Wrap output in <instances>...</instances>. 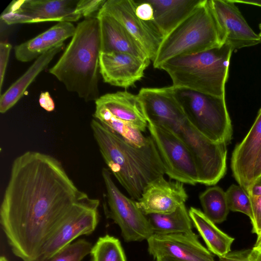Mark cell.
<instances>
[{
    "mask_svg": "<svg viewBox=\"0 0 261 261\" xmlns=\"http://www.w3.org/2000/svg\"><path fill=\"white\" fill-rule=\"evenodd\" d=\"M219 261H251L248 257V249L230 252L219 258Z\"/></svg>",
    "mask_w": 261,
    "mask_h": 261,
    "instance_id": "cell-36",
    "label": "cell"
},
{
    "mask_svg": "<svg viewBox=\"0 0 261 261\" xmlns=\"http://www.w3.org/2000/svg\"><path fill=\"white\" fill-rule=\"evenodd\" d=\"M135 2L136 3L135 8L136 15L143 21L152 24L154 20V12L152 6L147 0H138Z\"/></svg>",
    "mask_w": 261,
    "mask_h": 261,
    "instance_id": "cell-34",
    "label": "cell"
},
{
    "mask_svg": "<svg viewBox=\"0 0 261 261\" xmlns=\"http://www.w3.org/2000/svg\"><path fill=\"white\" fill-rule=\"evenodd\" d=\"M248 255L251 261H261V250L253 248L248 249Z\"/></svg>",
    "mask_w": 261,
    "mask_h": 261,
    "instance_id": "cell-40",
    "label": "cell"
},
{
    "mask_svg": "<svg viewBox=\"0 0 261 261\" xmlns=\"http://www.w3.org/2000/svg\"><path fill=\"white\" fill-rule=\"evenodd\" d=\"M223 44L233 50L261 42L231 0H208Z\"/></svg>",
    "mask_w": 261,
    "mask_h": 261,
    "instance_id": "cell-11",
    "label": "cell"
},
{
    "mask_svg": "<svg viewBox=\"0 0 261 261\" xmlns=\"http://www.w3.org/2000/svg\"><path fill=\"white\" fill-rule=\"evenodd\" d=\"M223 44L208 0H203L190 15L163 39L153 66L159 68L172 58L203 51Z\"/></svg>",
    "mask_w": 261,
    "mask_h": 261,
    "instance_id": "cell-6",
    "label": "cell"
},
{
    "mask_svg": "<svg viewBox=\"0 0 261 261\" xmlns=\"http://www.w3.org/2000/svg\"><path fill=\"white\" fill-rule=\"evenodd\" d=\"M253 248L256 249H258V250H261V247L259 248Z\"/></svg>",
    "mask_w": 261,
    "mask_h": 261,
    "instance_id": "cell-45",
    "label": "cell"
},
{
    "mask_svg": "<svg viewBox=\"0 0 261 261\" xmlns=\"http://www.w3.org/2000/svg\"><path fill=\"white\" fill-rule=\"evenodd\" d=\"M96 16L99 23L101 53H123L149 59L141 44L117 20L99 11Z\"/></svg>",
    "mask_w": 261,
    "mask_h": 261,
    "instance_id": "cell-17",
    "label": "cell"
},
{
    "mask_svg": "<svg viewBox=\"0 0 261 261\" xmlns=\"http://www.w3.org/2000/svg\"><path fill=\"white\" fill-rule=\"evenodd\" d=\"M150 61L126 53H100L99 73L104 82L127 88L142 79Z\"/></svg>",
    "mask_w": 261,
    "mask_h": 261,
    "instance_id": "cell-14",
    "label": "cell"
},
{
    "mask_svg": "<svg viewBox=\"0 0 261 261\" xmlns=\"http://www.w3.org/2000/svg\"><path fill=\"white\" fill-rule=\"evenodd\" d=\"M253 218L251 221L252 232L257 235L261 231V196H250Z\"/></svg>",
    "mask_w": 261,
    "mask_h": 261,
    "instance_id": "cell-33",
    "label": "cell"
},
{
    "mask_svg": "<svg viewBox=\"0 0 261 261\" xmlns=\"http://www.w3.org/2000/svg\"><path fill=\"white\" fill-rule=\"evenodd\" d=\"M41 107L48 112H51L55 109L54 101L48 92H41L39 99Z\"/></svg>",
    "mask_w": 261,
    "mask_h": 261,
    "instance_id": "cell-37",
    "label": "cell"
},
{
    "mask_svg": "<svg viewBox=\"0 0 261 261\" xmlns=\"http://www.w3.org/2000/svg\"><path fill=\"white\" fill-rule=\"evenodd\" d=\"M1 19L8 25L24 23H37L38 20L23 12L18 1H13L1 15Z\"/></svg>",
    "mask_w": 261,
    "mask_h": 261,
    "instance_id": "cell-31",
    "label": "cell"
},
{
    "mask_svg": "<svg viewBox=\"0 0 261 261\" xmlns=\"http://www.w3.org/2000/svg\"><path fill=\"white\" fill-rule=\"evenodd\" d=\"M231 1L234 3H242L261 7V1Z\"/></svg>",
    "mask_w": 261,
    "mask_h": 261,
    "instance_id": "cell-41",
    "label": "cell"
},
{
    "mask_svg": "<svg viewBox=\"0 0 261 261\" xmlns=\"http://www.w3.org/2000/svg\"><path fill=\"white\" fill-rule=\"evenodd\" d=\"M259 30H260V32H259V35L261 38V23L259 24Z\"/></svg>",
    "mask_w": 261,
    "mask_h": 261,
    "instance_id": "cell-44",
    "label": "cell"
},
{
    "mask_svg": "<svg viewBox=\"0 0 261 261\" xmlns=\"http://www.w3.org/2000/svg\"><path fill=\"white\" fill-rule=\"evenodd\" d=\"M153 234L164 235L192 231V221L185 204L168 214L146 215Z\"/></svg>",
    "mask_w": 261,
    "mask_h": 261,
    "instance_id": "cell-23",
    "label": "cell"
},
{
    "mask_svg": "<svg viewBox=\"0 0 261 261\" xmlns=\"http://www.w3.org/2000/svg\"><path fill=\"white\" fill-rule=\"evenodd\" d=\"M64 45V43L60 44L41 55L4 94L1 95V113L7 112L20 100L28 87L63 49Z\"/></svg>",
    "mask_w": 261,
    "mask_h": 261,
    "instance_id": "cell-21",
    "label": "cell"
},
{
    "mask_svg": "<svg viewBox=\"0 0 261 261\" xmlns=\"http://www.w3.org/2000/svg\"><path fill=\"white\" fill-rule=\"evenodd\" d=\"M188 198L183 183L168 181L162 176L145 187L136 204L145 215L168 214L185 204Z\"/></svg>",
    "mask_w": 261,
    "mask_h": 261,
    "instance_id": "cell-15",
    "label": "cell"
},
{
    "mask_svg": "<svg viewBox=\"0 0 261 261\" xmlns=\"http://www.w3.org/2000/svg\"><path fill=\"white\" fill-rule=\"evenodd\" d=\"M137 95L147 122L170 131L191 151L198 168L199 183H218L226 172V145L209 140L196 129L176 99L172 86L143 88Z\"/></svg>",
    "mask_w": 261,
    "mask_h": 261,
    "instance_id": "cell-2",
    "label": "cell"
},
{
    "mask_svg": "<svg viewBox=\"0 0 261 261\" xmlns=\"http://www.w3.org/2000/svg\"><path fill=\"white\" fill-rule=\"evenodd\" d=\"M261 247V231L257 235V239L253 248H257Z\"/></svg>",
    "mask_w": 261,
    "mask_h": 261,
    "instance_id": "cell-43",
    "label": "cell"
},
{
    "mask_svg": "<svg viewBox=\"0 0 261 261\" xmlns=\"http://www.w3.org/2000/svg\"><path fill=\"white\" fill-rule=\"evenodd\" d=\"M107 191V217L120 228L125 242L142 241L153 234L146 215L138 207L136 201L124 195L113 181L109 169H102Z\"/></svg>",
    "mask_w": 261,
    "mask_h": 261,
    "instance_id": "cell-8",
    "label": "cell"
},
{
    "mask_svg": "<svg viewBox=\"0 0 261 261\" xmlns=\"http://www.w3.org/2000/svg\"><path fill=\"white\" fill-rule=\"evenodd\" d=\"M107 0H80L77 1L75 12L85 18H90L99 12Z\"/></svg>",
    "mask_w": 261,
    "mask_h": 261,
    "instance_id": "cell-32",
    "label": "cell"
},
{
    "mask_svg": "<svg viewBox=\"0 0 261 261\" xmlns=\"http://www.w3.org/2000/svg\"><path fill=\"white\" fill-rule=\"evenodd\" d=\"M76 30V27L69 21H60L39 35L45 42L53 48L68 38L72 37Z\"/></svg>",
    "mask_w": 261,
    "mask_h": 261,
    "instance_id": "cell-30",
    "label": "cell"
},
{
    "mask_svg": "<svg viewBox=\"0 0 261 261\" xmlns=\"http://www.w3.org/2000/svg\"><path fill=\"white\" fill-rule=\"evenodd\" d=\"M92 246L87 240L79 239L43 261H82L90 253Z\"/></svg>",
    "mask_w": 261,
    "mask_h": 261,
    "instance_id": "cell-29",
    "label": "cell"
},
{
    "mask_svg": "<svg viewBox=\"0 0 261 261\" xmlns=\"http://www.w3.org/2000/svg\"><path fill=\"white\" fill-rule=\"evenodd\" d=\"M94 138L111 172L133 200H138L145 187L164 176L165 169L151 136L142 147L122 139L95 118L90 123Z\"/></svg>",
    "mask_w": 261,
    "mask_h": 261,
    "instance_id": "cell-3",
    "label": "cell"
},
{
    "mask_svg": "<svg viewBox=\"0 0 261 261\" xmlns=\"http://www.w3.org/2000/svg\"><path fill=\"white\" fill-rule=\"evenodd\" d=\"M152 6V25L162 39L190 15L203 0H147Z\"/></svg>",
    "mask_w": 261,
    "mask_h": 261,
    "instance_id": "cell-18",
    "label": "cell"
},
{
    "mask_svg": "<svg viewBox=\"0 0 261 261\" xmlns=\"http://www.w3.org/2000/svg\"><path fill=\"white\" fill-rule=\"evenodd\" d=\"M248 194L249 196H261V176L252 182Z\"/></svg>",
    "mask_w": 261,
    "mask_h": 261,
    "instance_id": "cell-38",
    "label": "cell"
},
{
    "mask_svg": "<svg viewBox=\"0 0 261 261\" xmlns=\"http://www.w3.org/2000/svg\"><path fill=\"white\" fill-rule=\"evenodd\" d=\"M95 106L93 116L104 126L135 146L142 147L146 144L148 136L145 137L138 128L113 116L103 106L98 104Z\"/></svg>",
    "mask_w": 261,
    "mask_h": 261,
    "instance_id": "cell-24",
    "label": "cell"
},
{
    "mask_svg": "<svg viewBox=\"0 0 261 261\" xmlns=\"http://www.w3.org/2000/svg\"><path fill=\"white\" fill-rule=\"evenodd\" d=\"M147 128L162 160L165 174L183 184L199 183L197 164L186 145L163 126L148 122Z\"/></svg>",
    "mask_w": 261,
    "mask_h": 261,
    "instance_id": "cell-9",
    "label": "cell"
},
{
    "mask_svg": "<svg viewBox=\"0 0 261 261\" xmlns=\"http://www.w3.org/2000/svg\"><path fill=\"white\" fill-rule=\"evenodd\" d=\"M229 211L243 213L253 218L251 199L248 193L239 185H231L225 192Z\"/></svg>",
    "mask_w": 261,
    "mask_h": 261,
    "instance_id": "cell-27",
    "label": "cell"
},
{
    "mask_svg": "<svg viewBox=\"0 0 261 261\" xmlns=\"http://www.w3.org/2000/svg\"><path fill=\"white\" fill-rule=\"evenodd\" d=\"M199 199L203 213L215 224L226 220L229 213L225 192L218 186L207 189L200 194Z\"/></svg>",
    "mask_w": 261,
    "mask_h": 261,
    "instance_id": "cell-25",
    "label": "cell"
},
{
    "mask_svg": "<svg viewBox=\"0 0 261 261\" xmlns=\"http://www.w3.org/2000/svg\"><path fill=\"white\" fill-rule=\"evenodd\" d=\"M148 251L154 258L170 256L184 261H216L213 254L192 231L159 235L147 240Z\"/></svg>",
    "mask_w": 261,
    "mask_h": 261,
    "instance_id": "cell-13",
    "label": "cell"
},
{
    "mask_svg": "<svg viewBox=\"0 0 261 261\" xmlns=\"http://www.w3.org/2000/svg\"><path fill=\"white\" fill-rule=\"evenodd\" d=\"M99 205L98 199L90 198L85 193L48 241L39 261L50 257L78 237L91 234L98 223Z\"/></svg>",
    "mask_w": 261,
    "mask_h": 261,
    "instance_id": "cell-10",
    "label": "cell"
},
{
    "mask_svg": "<svg viewBox=\"0 0 261 261\" xmlns=\"http://www.w3.org/2000/svg\"><path fill=\"white\" fill-rule=\"evenodd\" d=\"M85 193L55 157L36 151L16 157L0 207L1 225L13 253L23 261H39Z\"/></svg>",
    "mask_w": 261,
    "mask_h": 261,
    "instance_id": "cell-1",
    "label": "cell"
},
{
    "mask_svg": "<svg viewBox=\"0 0 261 261\" xmlns=\"http://www.w3.org/2000/svg\"><path fill=\"white\" fill-rule=\"evenodd\" d=\"M156 261H184L182 260H180L178 259H176L170 256H162L159 258H157Z\"/></svg>",
    "mask_w": 261,
    "mask_h": 261,
    "instance_id": "cell-42",
    "label": "cell"
},
{
    "mask_svg": "<svg viewBox=\"0 0 261 261\" xmlns=\"http://www.w3.org/2000/svg\"><path fill=\"white\" fill-rule=\"evenodd\" d=\"M19 9L38 22H75L82 17L75 12L77 1L19 0Z\"/></svg>",
    "mask_w": 261,
    "mask_h": 261,
    "instance_id": "cell-20",
    "label": "cell"
},
{
    "mask_svg": "<svg viewBox=\"0 0 261 261\" xmlns=\"http://www.w3.org/2000/svg\"><path fill=\"white\" fill-rule=\"evenodd\" d=\"M233 51L230 46L224 44L203 51L172 58L159 69L168 73L174 87L225 97Z\"/></svg>",
    "mask_w": 261,
    "mask_h": 261,
    "instance_id": "cell-5",
    "label": "cell"
},
{
    "mask_svg": "<svg viewBox=\"0 0 261 261\" xmlns=\"http://www.w3.org/2000/svg\"><path fill=\"white\" fill-rule=\"evenodd\" d=\"M95 104L101 105L116 118L144 132L148 122L138 95L126 91L107 93L100 96Z\"/></svg>",
    "mask_w": 261,
    "mask_h": 261,
    "instance_id": "cell-19",
    "label": "cell"
},
{
    "mask_svg": "<svg viewBox=\"0 0 261 261\" xmlns=\"http://www.w3.org/2000/svg\"><path fill=\"white\" fill-rule=\"evenodd\" d=\"M261 176V147L256 157L252 174V182Z\"/></svg>",
    "mask_w": 261,
    "mask_h": 261,
    "instance_id": "cell-39",
    "label": "cell"
},
{
    "mask_svg": "<svg viewBox=\"0 0 261 261\" xmlns=\"http://www.w3.org/2000/svg\"><path fill=\"white\" fill-rule=\"evenodd\" d=\"M189 214L194 227L211 253L220 258L231 252L234 238L220 230L199 209L191 207Z\"/></svg>",
    "mask_w": 261,
    "mask_h": 261,
    "instance_id": "cell-22",
    "label": "cell"
},
{
    "mask_svg": "<svg viewBox=\"0 0 261 261\" xmlns=\"http://www.w3.org/2000/svg\"><path fill=\"white\" fill-rule=\"evenodd\" d=\"M134 0H107L99 12L108 14L120 22L143 48L148 58L154 60L163 40L151 23L136 14Z\"/></svg>",
    "mask_w": 261,
    "mask_h": 261,
    "instance_id": "cell-12",
    "label": "cell"
},
{
    "mask_svg": "<svg viewBox=\"0 0 261 261\" xmlns=\"http://www.w3.org/2000/svg\"><path fill=\"white\" fill-rule=\"evenodd\" d=\"M260 147L261 108L247 135L235 147L231 158L233 176L247 193L252 183L254 164Z\"/></svg>",
    "mask_w": 261,
    "mask_h": 261,
    "instance_id": "cell-16",
    "label": "cell"
},
{
    "mask_svg": "<svg viewBox=\"0 0 261 261\" xmlns=\"http://www.w3.org/2000/svg\"><path fill=\"white\" fill-rule=\"evenodd\" d=\"M50 48L40 35L14 47L16 59L22 62L37 59Z\"/></svg>",
    "mask_w": 261,
    "mask_h": 261,
    "instance_id": "cell-28",
    "label": "cell"
},
{
    "mask_svg": "<svg viewBox=\"0 0 261 261\" xmlns=\"http://www.w3.org/2000/svg\"><path fill=\"white\" fill-rule=\"evenodd\" d=\"M12 48V45L6 42L0 43V90L4 82L5 74L8 63L9 55Z\"/></svg>",
    "mask_w": 261,
    "mask_h": 261,
    "instance_id": "cell-35",
    "label": "cell"
},
{
    "mask_svg": "<svg viewBox=\"0 0 261 261\" xmlns=\"http://www.w3.org/2000/svg\"><path fill=\"white\" fill-rule=\"evenodd\" d=\"M90 254L91 261H126L120 242L109 234L99 237Z\"/></svg>",
    "mask_w": 261,
    "mask_h": 261,
    "instance_id": "cell-26",
    "label": "cell"
},
{
    "mask_svg": "<svg viewBox=\"0 0 261 261\" xmlns=\"http://www.w3.org/2000/svg\"><path fill=\"white\" fill-rule=\"evenodd\" d=\"M172 86L187 117L200 133L216 143L230 142L232 127L225 97Z\"/></svg>",
    "mask_w": 261,
    "mask_h": 261,
    "instance_id": "cell-7",
    "label": "cell"
},
{
    "mask_svg": "<svg viewBox=\"0 0 261 261\" xmlns=\"http://www.w3.org/2000/svg\"><path fill=\"white\" fill-rule=\"evenodd\" d=\"M100 33L96 16L85 18L76 26L74 35L48 72L66 89L88 102L100 96L98 89Z\"/></svg>",
    "mask_w": 261,
    "mask_h": 261,
    "instance_id": "cell-4",
    "label": "cell"
}]
</instances>
